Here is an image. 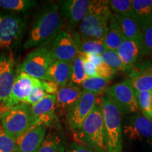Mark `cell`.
Wrapping results in <instances>:
<instances>
[{
	"mask_svg": "<svg viewBox=\"0 0 152 152\" xmlns=\"http://www.w3.org/2000/svg\"><path fill=\"white\" fill-rule=\"evenodd\" d=\"M59 7L49 4L37 15L30 30L29 37L24 43V48L31 49L47 45L61 30L63 19Z\"/></svg>",
	"mask_w": 152,
	"mask_h": 152,
	"instance_id": "obj_1",
	"label": "cell"
},
{
	"mask_svg": "<svg viewBox=\"0 0 152 152\" xmlns=\"http://www.w3.org/2000/svg\"><path fill=\"white\" fill-rule=\"evenodd\" d=\"M77 132L81 144L96 152H105V127L99 102Z\"/></svg>",
	"mask_w": 152,
	"mask_h": 152,
	"instance_id": "obj_2",
	"label": "cell"
},
{
	"mask_svg": "<svg viewBox=\"0 0 152 152\" xmlns=\"http://www.w3.org/2000/svg\"><path fill=\"white\" fill-rule=\"evenodd\" d=\"M105 127V152H123L121 113L106 96L100 98Z\"/></svg>",
	"mask_w": 152,
	"mask_h": 152,
	"instance_id": "obj_3",
	"label": "cell"
},
{
	"mask_svg": "<svg viewBox=\"0 0 152 152\" xmlns=\"http://www.w3.org/2000/svg\"><path fill=\"white\" fill-rule=\"evenodd\" d=\"M0 121L5 132L16 140L17 137L34 125L31 106L21 103L12 106L0 114Z\"/></svg>",
	"mask_w": 152,
	"mask_h": 152,
	"instance_id": "obj_4",
	"label": "cell"
},
{
	"mask_svg": "<svg viewBox=\"0 0 152 152\" xmlns=\"http://www.w3.org/2000/svg\"><path fill=\"white\" fill-rule=\"evenodd\" d=\"M106 93V96L114 104L121 114L130 115L140 111L137 103L135 92L128 79L108 87Z\"/></svg>",
	"mask_w": 152,
	"mask_h": 152,
	"instance_id": "obj_5",
	"label": "cell"
},
{
	"mask_svg": "<svg viewBox=\"0 0 152 152\" xmlns=\"http://www.w3.org/2000/svg\"><path fill=\"white\" fill-rule=\"evenodd\" d=\"M50 49L47 44L30 52L20 66V72L41 80H45L49 68L54 62Z\"/></svg>",
	"mask_w": 152,
	"mask_h": 152,
	"instance_id": "obj_6",
	"label": "cell"
},
{
	"mask_svg": "<svg viewBox=\"0 0 152 152\" xmlns=\"http://www.w3.org/2000/svg\"><path fill=\"white\" fill-rule=\"evenodd\" d=\"M112 15L108 0H92L82 21L77 26L76 33L85 39L93 28L108 22Z\"/></svg>",
	"mask_w": 152,
	"mask_h": 152,
	"instance_id": "obj_7",
	"label": "cell"
},
{
	"mask_svg": "<svg viewBox=\"0 0 152 152\" xmlns=\"http://www.w3.org/2000/svg\"><path fill=\"white\" fill-rule=\"evenodd\" d=\"M23 18L11 14H0V49H9L21 39L26 29Z\"/></svg>",
	"mask_w": 152,
	"mask_h": 152,
	"instance_id": "obj_8",
	"label": "cell"
},
{
	"mask_svg": "<svg viewBox=\"0 0 152 152\" xmlns=\"http://www.w3.org/2000/svg\"><path fill=\"white\" fill-rule=\"evenodd\" d=\"M96 95L83 90L79 99L68 110L67 119L72 130H79L86 118L94 109L97 102Z\"/></svg>",
	"mask_w": 152,
	"mask_h": 152,
	"instance_id": "obj_9",
	"label": "cell"
},
{
	"mask_svg": "<svg viewBox=\"0 0 152 152\" xmlns=\"http://www.w3.org/2000/svg\"><path fill=\"white\" fill-rule=\"evenodd\" d=\"M15 65L12 53L0 56V114L5 111L4 106L10 96L16 78Z\"/></svg>",
	"mask_w": 152,
	"mask_h": 152,
	"instance_id": "obj_10",
	"label": "cell"
},
{
	"mask_svg": "<svg viewBox=\"0 0 152 152\" xmlns=\"http://www.w3.org/2000/svg\"><path fill=\"white\" fill-rule=\"evenodd\" d=\"M123 133L130 140L152 144V121L139 111L127 121L123 126Z\"/></svg>",
	"mask_w": 152,
	"mask_h": 152,
	"instance_id": "obj_11",
	"label": "cell"
},
{
	"mask_svg": "<svg viewBox=\"0 0 152 152\" xmlns=\"http://www.w3.org/2000/svg\"><path fill=\"white\" fill-rule=\"evenodd\" d=\"M41 84V80L20 72L16 75L9 100L4 106L5 111L12 106L25 103L33 89Z\"/></svg>",
	"mask_w": 152,
	"mask_h": 152,
	"instance_id": "obj_12",
	"label": "cell"
},
{
	"mask_svg": "<svg viewBox=\"0 0 152 152\" xmlns=\"http://www.w3.org/2000/svg\"><path fill=\"white\" fill-rule=\"evenodd\" d=\"M51 54L54 61L72 62L79 54L71 34L61 30L52 40Z\"/></svg>",
	"mask_w": 152,
	"mask_h": 152,
	"instance_id": "obj_13",
	"label": "cell"
},
{
	"mask_svg": "<svg viewBox=\"0 0 152 152\" xmlns=\"http://www.w3.org/2000/svg\"><path fill=\"white\" fill-rule=\"evenodd\" d=\"M47 134V126L34 125L15 140L14 152H36L41 146Z\"/></svg>",
	"mask_w": 152,
	"mask_h": 152,
	"instance_id": "obj_14",
	"label": "cell"
},
{
	"mask_svg": "<svg viewBox=\"0 0 152 152\" xmlns=\"http://www.w3.org/2000/svg\"><path fill=\"white\" fill-rule=\"evenodd\" d=\"M61 15L68 20L73 28L78 26L86 14L91 1L90 0H65L59 1Z\"/></svg>",
	"mask_w": 152,
	"mask_h": 152,
	"instance_id": "obj_15",
	"label": "cell"
},
{
	"mask_svg": "<svg viewBox=\"0 0 152 152\" xmlns=\"http://www.w3.org/2000/svg\"><path fill=\"white\" fill-rule=\"evenodd\" d=\"M56 109V95L47 94L38 103L31 106L34 125L47 126L54 121Z\"/></svg>",
	"mask_w": 152,
	"mask_h": 152,
	"instance_id": "obj_16",
	"label": "cell"
},
{
	"mask_svg": "<svg viewBox=\"0 0 152 152\" xmlns=\"http://www.w3.org/2000/svg\"><path fill=\"white\" fill-rule=\"evenodd\" d=\"M128 80L135 92L152 91V64L146 62L134 68L129 73Z\"/></svg>",
	"mask_w": 152,
	"mask_h": 152,
	"instance_id": "obj_17",
	"label": "cell"
},
{
	"mask_svg": "<svg viewBox=\"0 0 152 152\" xmlns=\"http://www.w3.org/2000/svg\"><path fill=\"white\" fill-rule=\"evenodd\" d=\"M116 52L126 66H134L142 55V44L128 39H124Z\"/></svg>",
	"mask_w": 152,
	"mask_h": 152,
	"instance_id": "obj_18",
	"label": "cell"
},
{
	"mask_svg": "<svg viewBox=\"0 0 152 152\" xmlns=\"http://www.w3.org/2000/svg\"><path fill=\"white\" fill-rule=\"evenodd\" d=\"M71 63L54 61L49 68L46 77L43 80L54 82L59 87L68 85L71 75Z\"/></svg>",
	"mask_w": 152,
	"mask_h": 152,
	"instance_id": "obj_19",
	"label": "cell"
},
{
	"mask_svg": "<svg viewBox=\"0 0 152 152\" xmlns=\"http://www.w3.org/2000/svg\"><path fill=\"white\" fill-rule=\"evenodd\" d=\"M82 89L78 86L67 85L60 87L56 94V109L68 111L79 99Z\"/></svg>",
	"mask_w": 152,
	"mask_h": 152,
	"instance_id": "obj_20",
	"label": "cell"
},
{
	"mask_svg": "<svg viewBox=\"0 0 152 152\" xmlns=\"http://www.w3.org/2000/svg\"><path fill=\"white\" fill-rule=\"evenodd\" d=\"M121 28L125 39H132L142 44V30L138 22L133 17L113 14Z\"/></svg>",
	"mask_w": 152,
	"mask_h": 152,
	"instance_id": "obj_21",
	"label": "cell"
},
{
	"mask_svg": "<svg viewBox=\"0 0 152 152\" xmlns=\"http://www.w3.org/2000/svg\"><path fill=\"white\" fill-rule=\"evenodd\" d=\"M124 39L125 37L121 28L112 14L109 20L108 28L104 39V45L106 50L116 51Z\"/></svg>",
	"mask_w": 152,
	"mask_h": 152,
	"instance_id": "obj_22",
	"label": "cell"
},
{
	"mask_svg": "<svg viewBox=\"0 0 152 152\" xmlns=\"http://www.w3.org/2000/svg\"><path fill=\"white\" fill-rule=\"evenodd\" d=\"M132 9L141 29L152 22V0H132Z\"/></svg>",
	"mask_w": 152,
	"mask_h": 152,
	"instance_id": "obj_23",
	"label": "cell"
},
{
	"mask_svg": "<svg viewBox=\"0 0 152 152\" xmlns=\"http://www.w3.org/2000/svg\"><path fill=\"white\" fill-rule=\"evenodd\" d=\"M73 38L79 54H96L101 56L106 50L104 41L96 40L92 39H83L77 33L71 35Z\"/></svg>",
	"mask_w": 152,
	"mask_h": 152,
	"instance_id": "obj_24",
	"label": "cell"
},
{
	"mask_svg": "<svg viewBox=\"0 0 152 152\" xmlns=\"http://www.w3.org/2000/svg\"><path fill=\"white\" fill-rule=\"evenodd\" d=\"M36 152H65V145L58 134L50 131Z\"/></svg>",
	"mask_w": 152,
	"mask_h": 152,
	"instance_id": "obj_25",
	"label": "cell"
},
{
	"mask_svg": "<svg viewBox=\"0 0 152 152\" xmlns=\"http://www.w3.org/2000/svg\"><path fill=\"white\" fill-rule=\"evenodd\" d=\"M87 78L85 73L84 64L81 55L78 54L77 56L72 61L71 75L68 85L78 86L81 85L83 82Z\"/></svg>",
	"mask_w": 152,
	"mask_h": 152,
	"instance_id": "obj_26",
	"label": "cell"
},
{
	"mask_svg": "<svg viewBox=\"0 0 152 152\" xmlns=\"http://www.w3.org/2000/svg\"><path fill=\"white\" fill-rule=\"evenodd\" d=\"M101 58H102V62L107 64L116 71H120L130 73L132 68V66L130 67V66L125 65L120 58L116 51L105 50L103 54L101 55Z\"/></svg>",
	"mask_w": 152,
	"mask_h": 152,
	"instance_id": "obj_27",
	"label": "cell"
},
{
	"mask_svg": "<svg viewBox=\"0 0 152 152\" xmlns=\"http://www.w3.org/2000/svg\"><path fill=\"white\" fill-rule=\"evenodd\" d=\"M37 4L36 1L33 0H0L1 8L14 11L26 12Z\"/></svg>",
	"mask_w": 152,
	"mask_h": 152,
	"instance_id": "obj_28",
	"label": "cell"
},
{
	"mask_svg": "<svg viewBox=\"0 0 152 152\" xmlns=\"http://www.w3.org/2000/svg\"><path fill=\"white\" fill-rule=\"evenodd\" d=\"M110 81H111L110 80L101 78L98 77H87L83 82L81 86L83 87V90L98 94L99 93L103 92L104 90H106Z\"/></svg>",
	"mask_w": 152,
	"mask_h": 152,
	"instance_id": "obj_29",
	"label": "cell"
},
{
	"mask_svg": "<svg viewBox=\"0 0 152 152\" xmlns=\"http://www.w3.org/2000/svg\"><path fill=\"white\" fill-rule=\"evenodd\" d=\"M139 111L142 115L152 121L151 94L152 91L135 92Z\"/></svg>",
	"mask_w": 152,
	"mask_h": 152,
	"instance_id": "obj_30",
	"label": "cell"
},
{
	"mask_svg": "<svg viewBox=\"0 0 152 152\" xmlns=\"http://www.w3.org/2000/svg\"><path fill=\"white\" fill-rule=\"evenodd\" d=\"M108 4L114 14L133 17L132 0H108Z\"/></svg>",
	"mask_w": 152,
	"mask_h": 152,
	"instance_id": "obj_31",
	"label": "cell"
},
{
	"mask_svg": "<svg viewBox=\"0 0 152 152\" xmlns=\"http://www.w3.org/2000/svg\"><path fill=\"white\" fill-rule=\"evenodd\" d=\"M141 30L142 55L152 54V22Z\"/></svg>",
	"mask_w": 152,
	"mask_h": 152,
	"instance_id": "obj_32",
	"label": "cell"
},
{
	"mask_svg": "<svg viewBox=\"0 0 152 152\" xmlns=\"http://www.w3.org/2000/svg\"><path fill=\"white\" fill-rule=\"evenodd\" d=\"M16 142L5 132L0 123V152H14Z\"/></svg>",
	"mask_w": 152,
	"mask_h": 152,
	"instance_id": "obj_33",
	"label": "cell"
},
{
	"mask_svg": "<svg viewBox=\"0 0 152 152\" xmlns=\"http://www.w3.org/2000/svg\"><path fill=\"white\" fill-rule=\"evenodd\" d=\"M47 94L41 86V84L37 85L33 89L25 103L32 106L38 103L46 96Z\"/></svg>",
	"mask_w": 152,
	"mask_h": 152,
	"instance_id": "obj_34",
	"label": "cell"
},
{
	"mask_svg": "<svg viewBox=\"0 0 152 152\" xmlns=\"http://www.w3.org/2000/svg\"><path fill=\"white\" fill-rule=\"evenodd\" d=\"M116 71L114 70L113 68L110 67L107 64H104L102 62V64L96 66V77H101V78L111 80L113 78V77L116 73Z\"/></svg>",
	"mask_w": 152,
	"mask_h": 152,
	"instance_id": "obj_35",
	"label": "cell"
},
{
	"mask_svg": "<svg viewBox=\"0 0 152 152\" xmlns=\"http://www.w3.org/2000/svg\"><path fill=\"white\" fill-rule=\"evenodd\" d=\"M41 86L47 94L56 95L59 86L54 82L48 80H41Z\"/></svg>",
	"mask_w": 152,
	"mask_h": 152,
	"instance_id": "obj_36",
	"label": "cell"
},
{
	"mask_svg": "<svg viewBox=\"0 0 152 152\" xmlns=\"http://www.w3.org/2000/svg\"><path fill=\"white\" fill-rule=\"evenodd\" d=\"M83 59V64H84V69L85 73L87 77H96V66L94 64H92V63L88 61Z\"/></svg>",
	"mask_w": 152,
	"mask_h": 152,
	"instance_id": "obj_37",
	"label": "cell"
},
{
	"mask_svg": "<svg viewBox=\"0 0 152 152\" xmlns=\"http://www.w3.org/2000/svg\"><path fill=\"white\" fill-rule=\"evenodd\" d=\"M66 152H96L81 144L73 143Z\"/></svg>",
	"mask_w": 152,
	"mask_h": 152,
	"instance_id": "obj_38",
	"label": "cell"
},
{
	"mask_svg": "<svg viewBox=\"0 0 152 152\" xmlns=\"http://www.w3.org/2000/svg\"><path fill=\"white\" fill-rule=\"evenodd\" d=\"M81 55V56L83 57V58L88 61L92 63V64H94L95 66H97L102 63V60L101 58V56L99 55H96V54H80Z\"/></svg>",
	"mask_w": 152,
	"mask_h": 152,
	"instance_id": "obj_39",
	"label": "cell"
},
{
	"mask_svg": "<svg viewBox=\"0 0 152 152\" xmlns=\"http://www.w3.org/2000/svg\"><path fill=\"white\" fill-rule=\"evenodd\" d=\"M151 110H152V94H151Z\"/></svg>",
	"mask_w": 152,
	"mask_h": 152,
	"instance_id": "obj_40",
	"label": "cell"
}]
</instances>
